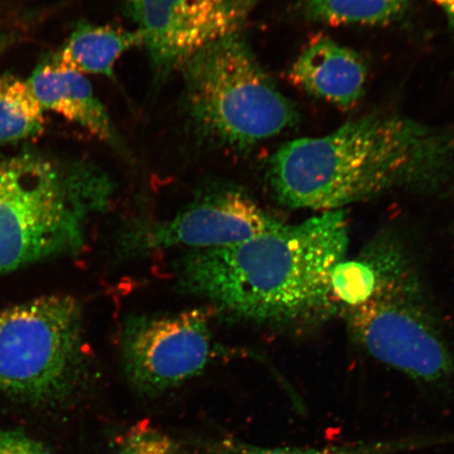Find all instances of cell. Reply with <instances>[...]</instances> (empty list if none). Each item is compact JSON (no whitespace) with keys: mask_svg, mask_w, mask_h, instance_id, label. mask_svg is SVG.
I'll list each match as a JSON object with an SVG mask.
<instances>
[{"mask_svg":"<svg viewBox=\"0 0 454 454\" xmlns=\"http://www.w3.org/2000/svg\"><path fill=\"white\" fill-rule=\"evenodd\" d=\"M44 111L27 82L0 76V145L35 137L44 127Z\"/></svg>","mask_w":454,"mask_h":454,"instance_id":"obj_14","label":"cell"},{"mask_svg":"<svg viewBox=\"0 0 454 454\" xmlns=\"http://www.w3.org/2000/svg\"><path fill=\"white\" fill-rule=\"evenodd\" d=\"M87 369L75 298L53 294L0 311V394L33 403L64 400Z\"/></svg>","mask_w":454,"mask_h":454,"instance_id":"obj_6","label":"cell"},{"mask_svg":"<svg viewBox=\"0 0 454 454\" xmlns=\"http://www.w3.org/2000/svg\"><path fill=\"white\" fill-rule=\"evenodd\" d=\"M112 179L89 162L22 153L0 159V276L77 253L90 219L109 208Z\"/></svg>","mask_w":454,"mask_h":454,"instance_id":"obj_3","label":"cell"},{"mask_svg":"<svg viewBox=\"0 0 454 454\" xmlns=\"http://www.w3.org/2000/svg\"><path fill=\"white\" fill-rule=\"evenodd\" d=\"M348 247L345 213L325 212L231 246L187 251L176 278L184 293L235 319L299 325L336 308L333 274Z\"/></svg>","mask_w":454,"mask_h":454,"instance_id":"obj_1","label":"cell"},{"mask_svg":"<svg viewBox=\"0 0 454 454\" xmlns=\"http://www.w3.org/2000/svg\"><path fill=\"white\" fill-rule=\"evenodd\" d=\"M179 71L191 122L208 144L247 152L298 121L296 107L260 66L242 32L197 51Z\"/></svg>","mask_w":454,"mask_h":454,"instance_id":"obj_5","label":"cell"},{"mask_svg":"<svg viewBox=\"0 0 454 454\" xmlns=\"http://www.w3.org/2000/svg\"><path fill=\"white\" fill-rule=\"evenodd\" d=\"M215 312L211 306L129 317L119 348L129 384L155 395L201 374L220 354L212 329Z\"/></svg>","mask_w":454,"mask_h":454,"instance_id":"obj_7","label":"cell"},{"mask_svg":"<svg viewBox=\"0 0 454 454\" xmlns=\"http://www.w3.org/2000/svg\"><path fill=\"white\" fill-rule=\"evenodd\" d=\"M158 77L168 76L197 51L241 32L261 0H124Z\"/></svg>","mask_w":454,"mask_h":454,"instance_id":"obj_9","label":"cell"},{"mask_svg":"<svg viewBox=\"0 0 454 454\" xmlns=\"http://www.w3.org/2000/svg\"><path fill=\"white\" fill-rule=\"evenodd\" d=\"M434 2L444 12L454 36V0H434Z\"/></svg>","mask_w":454,"mask_h":454,"instance_id":"obj_18","label":"cell"},{"mask_svg":"<svg viewBox=\"0 0 454 454\" xmlns=\"http://www.w3.org/2000/svg\"><path fill=\"white\" fill-rule=\"evenodd\" d=\"M138 30L90 24L76 26L59 53L53 55L61 66L81 74L112 77L121 57L135 47H141Z\"/></svg>","mask_w":454,"mask_h":454,"instance_id":"obj_12","label":"cell"},{"mask_svg":"<svg viewBox=\"0 0 454 454\" xmlns=\"http://www.w3.org/2000/svg\"><path fill=\"white\" fill-rule=\"evenodd\" d=\"M453 172L454 129L373 113L283 145L268 177L283 206L325 213L403 187L440 185Z\"/></svg>","mask_w":454,"mask_h":454,"instance_id":"obj_2","label":"cell"},{"mask_svg":"<svg viewBox=\"0 0 454 454\" xmlns=\"http://www.w3.org/2000/svg\"><path fill=\"white\" fill-rule=\"evenodd\" d=\"M454 442V434L411 436L399 440L373 441L357 444L325 448H266L247 444L235 438L201 442L204 454H400L422 448L446 445Z\"/></svg>","mask_w":454,"mask_h":454,"instance_id":"obj_13","label":"cell"},{"mask_svg":"<svg viewBox=\"0 0 454 454\" xmlns=\"http://www.w3.org/2000/svg\"><path fill=\"white\" fill-rule=\"evenodd\" d=\"M27 82L43 111L59 114L113 149L124 150L109 113L83 74L61 66L52 56L36 67Z\"/></svg>","mask_w":454,"mask_h":454,"instance_id":"obj_10","label":"cell"},{"mask_svg":"<svg viewBox=\"0 0 454 454\" xmlns=\"http://www.w3.org/2000/svg\"><path fill=\"white\" fill-rule=\"evenodd\" d=\"M177 442L149 423L130 428L121 442L118 454H178Z\"/></svg>","mask_w":454,"mask_h":454,"instance_id":"obj_16","label":"cell"},{"mask_svg":"<svg viewBox=\"0 0 454 454\" xmlns=\"http://www.w3.org/2000/svg\"><path fill=\"white\" fill-rule=\"evenodd\" d=\"M0 454H52L41 442L19 430H0Z\"/></svg>","mask_w":454,"mask_h":454,"instance_id":"obj_17","label":"cell"},{"mask_svg":"<svg viewBox=\"0 0 454 454\" xmlns=\"http://www.w3.org/2000/svg\"><path fill=\"white\" fill-rule=\"evenodd\" d=\"M364 254L373 281L356 303L342 308L351 334L395 371L434 387H453V350L410 260L389 243Z\"/></svg>","mask_w":454,"mask_h":454,"instance_id":"obj_4","label":"cell"},{"mask_svg":"<svg viewBox=\"0 0 454 454\" xmlns=\"http://www.w3.org/2000/svg\"><path fill=\"white\" fill-rule=\"evenodd\" d=\"M12 43L13 39L8 35V34H0V55H2Z\"/></svg>","mask_w":454,"mask_h":454,"instance_id":"obj_19","label":"cell"},{"mask_svg":"<svg viewBox=\"0 0 454 454\" xmlns=\"http://www.w3.org/2000/svg\"><path fill=\"white\" fill-rule=\"evenodd\" d=\"M410 0H302L306 19L331 26L383 25L403 13Z\"/></svg>","mask_w":454,"mask_h":454,"instance_id":"obj_15","label":"cell"},{"mask_svg":"<svg viewBox=\"0 0 454 454\" xmlns=\"http://www.w3.org/2000/svg\"><path fill=\"white\" fill-rule=\"evenodd\" d=\"M288 78L317 98L348 107L364 95L367 67L355 51L332 39L319 38L299 55Z\"/></svg>","mask_w":454,"mask_h":454,"instance_id":"obj_11","label":"cell"},{"mask_svg":"<svg viewBox=\"0 0 454 454\" xmlns=\"http://www.w3.org/2000/svg\"><path fill=\"white\" fill-rule=\"evenodd\" d=\"M280 223L241 187L217 185L203 191L172 217L130 220L119 232L117 252L124 258H136L174 247H223Z\"/></svg>","mask_w":454,"mask_h":454,"instance_id":"obj_8","label":"cell"}]
</instances>
